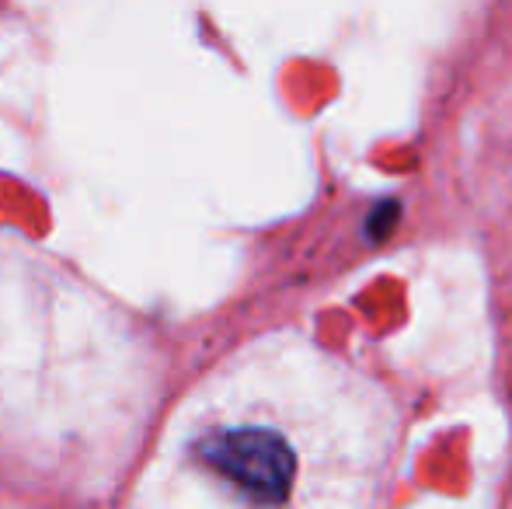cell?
Returning a JSON list of instances; mask_svg holds the SVG:
<instances>
[{
	"label": "cell",
	"instance_id": "6da1fadb",
	"mask_svg": "<svg viewBox=\"0 0 512 509\" xmlns=\"http://www.w3.org/2000/svg\"><path fill=\"white\" fill-rule=\"evenodd\" d=\"M199 454L209 468H216L237 489L262 503L286 499L297 475V457L290 443L272 429H227L209 436Z\"/></svg>",
	"mask_w": 512,
	"mask_h": 509
}]
</instances>
